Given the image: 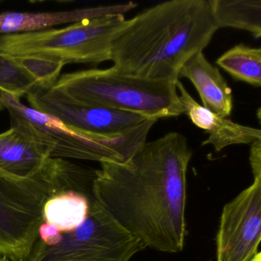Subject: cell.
<instances>
[{"instance_id": "obj_1", "label": "cell", "mask_w": 261, "mask_h": 261, "mask_svg": "<svg viewBox=\"0 0 261 261\" xmlns=\"http://www.w3.org/2000/svg\"><path fill=\"white\" fill-rule=\"evenodd\" d=\"M192 156L186 137L169 133L145 143L125 163H100L93 184L94 198L146 248L179 253L188 236Z\"/></svg>"}, {"instance_id": "obj_2", "label": "cell", "mask_w": 261, "mask_h": 261, "mask_svg": "<svg viewBox=\"0 0 261 261\" xmlns=\"http://www.w3.org/2000/svg\"><path fill=\"white\" fill-rule=\"evenodd\" d=\"M217 30L208 0L162 3L129 19L113 43L111 61L123 74L176 82L181 67Z\"/></svg>"}, {"instance_id": "obj_3", "label": "cell", "mask_w": 261, "mask_h": 261, "mask_svg": "<svg viewBox=\"0 0 261 261\" xmlns=\"http://www.w3.org/2000/svg\"><path fill=\"white\" fill-rule=\"evenodd\" d=\"M176 82L129 75L113 66L63 74L50 90L73 103L159 120L184 114Z\"/></svg>"}, {"instance_id": "obj_4", "label": "cell", "mask_w": 261, "mask_h": 261, "mask_svg": "<svg viewBox=\"0 0 261 261\" xmlns=\"http://www.w3.org/2000/svg\"><path fill=\"white\" fill-rule=\"evenodd\" d=\"M6 109L11 126L18 128L46 148L51 158L123 163L146 143L148 134L158 120L147 119L129 132L110 139L79 134L56 117L25 106L20 99L5 93Z\"/></svg>"}, {"instance_id": "obj_5", "label": "cell", "mask_w": 261, "mask_h": 261, "mask_svg": "<svg viewBox=\"0 0 261 261\" xmlns=\"http://www.w3.org/2000/svg\"><path fill=\"white\" fill-rule=\"evenodd\" d=\"M129 19L111 15L74 22L65 28L0 36V53L68 64L111 60L113 43Z\"/></svg>"}, {"instance_id": "obj_6", "label": "cell", "mask_w": 261, "mask_h": 261, "mask_svg": "<svg viewBox=\"0 0 261 261\" xmlns=\"http://www.w3.org/2000/svg\"><path fill=\"white\" fill-rule=\"evenodd\" d=\"M62 192L51 159L34 176L17 178L0 171V254L19 261L38 238L45 201Z\"/></svg>"}, {"instance_id": "obj_7", "label": "cell", "mask_w": 261, "mask_h": 261, "mask_svg": "<svg viewBox=\"0 0 261 261\" xmlns=\"http://www.w3.org/2000/svg\"><path fill=\"white\" fill-rule=\"evenodd\" d=\"M146 246L119 224L94 197L83 224L62 233L59 244L48 246L36 239L19 261H130Z\"/></svg>"}, {"instance_id": "obj_8", "label": "cell", "mask_w": 261, "mask_h": 261, "mask_svg": "<svg viewBox=\"0 0 261 261\" xmlns=\"http://www.w3.org/2000/svg\"><path fill=\"white\" fill-rule=\"evenodd\" d=\"M261 241V178L223 207L216 236V261H250Z\"/></svg>"}, {"instance_id": "obj_9", "label": "cell", "mask_w": 261, "mask_h": 261, "mask_svg": "<svg viewBox=\"0 0 261 261\" xmlns=\"http://www.w3.org/2000/svg\"><path fill=\"white\" fill-rule=\"evenodd\" d=\"M31 108L48 114L69 129L94 138L117 137L147 120L139 114L73 103L51 91L36 90L27 95Z\"/></svg>"}, {"instance_id": "obj_10", "label": "cell", "mask_w": 261, "mask_h": 261, "mask_svg": "<svg viewBox=\"0 0 261 261\" xmlns=\"http://www.w3.org/2000/svg\"><path fill=\"white\" fill-rule=\"evenodd\" d=\"M176 87L184 114L195 126L208 134V138L201 146L212 145L216 152H220L232 145L251 144L260 140V129L238 124L206 109L190 95L179 80L177 81Z\"/></svg>"}, {"instance_id": "obj_11", "label": "cell", "mask_w": 261, "mask_h": 261, "mask_svg": "<svg viewBox=\"0 0 261 261\" xmlns=\"http://www.w3.org/2000/svg\"><path fill=\"white\" fill-rule=\"evenodd\" d=\"M137 7L135 3L76 9L51 13H4L0 14V34L33 33L48 30L55 25L74 23L85 19L111 15H123Z\"/></svg>"}, {"instance_id": "obj_12", "label": "cell", "mask_w": 261, "mask_h": 261, "mask_svg": "<svg viewBox=\"0 0 261 261\" xmlns=\"http://www.w3.org/2000/svg\"><path fill=\"white\" fill-rule=\"evenodd\" d=\"M179 77L189 79L196 88L202 106L223 117L233 110L232 90L216 67L209 63L202 51H198L181 67Z\"/></svg>"}, {"instance_id": "obj_13", "label": "cell", "mask_w": 261, "mask_h": 261, "mask_svg": "<svg viewBox=\"0 0 261 261\" xmlns=\"http://www.w3.org/2000/svg\"><path fill=\"white\" fill-rule=\"evenodd\" d=\"M49 157L46 148L18 128L0 134V171L10 176H34Z\"/></svg>"}, {"instance_id": "obj_14", "label": "cell", "mask_w": 261, "mask_h": 261, "mask_svg": "<svg viewBox=\"0 0 261 261\" xmlns=\"http://www.w3.org/2000/svg\"><path fill=\"white\" fill-rule=\"evenodd\" d=\"M92 195L93 185L55 194L44 204V221L53 224L62 233L73 231L88 217Z\"/></svg>"}, {"instance_id": "obj_15", "label": "cell", "mask_w": 261, "mask_h": 261, "mask_svg": "<svg viewBox=\"0 0 261 261\" xmlns=\"http://www.w3.org/2000/svg\"><path fill=\"white\" fill-rule=\"evenodd\" d=\"M217 28H233L261 36L260 0H208Z\"/></svg>"}, {"instance_id": "obj_16", "label": "cell", "mask_w": 261, "mask_h": 261, "mask_svg": "<svg viewBox=\"0 0 261 261\" xmlns=\"http://www.w3.org/2000/svg\"><path fill=\"white\" fill-rule=\"evenodd\" d=\"M216 64L234 80L261 86V48L239 44L218 58Z\"/></svg>"}, {"instance_id": "obj_17", "label": "cell", "mask_w": 261, "mask_h": 261, "mask_svg": "<svg viewBox=\"0 0 261 261\" xmlns=\"http://www.w3.org/2000/svg\"><path fill=\"white\" fill-rule=\"evenodd\" d=\"M0 89L20 99L39 90L37 80L16 60L0 53Z\"/></svg>"}, {"instance_id": "obj_18", "label": "cell", "mask_w": 261, "mask_h": 261, "mask_svg": "<svg viewBox=\"0 0 261 261\" xmlns=\"http://www.w3.org/2000/svg\"><path fill=\"white\" fill-rule=\"evenodd\" d=\"M16 59L37 80L39 90L44 91L54 88L65 66L62 62L37 58H16Z\"/></svg>"}, {"instance_id": "obj_19", "label": "cell", "mask_w": 261, "mask_h": 261, "mask_svg": "<svg viewBox=\"0 0 261 261\" xmlns=\"http://www.w3.org/2000/svg\"><path fill=\"white\" fill-rule=\"evenodd\" d=\"M62 232L58 230L53 224L44 221L39 228L38 238L48 246H54L60 242Z\"/></svg>"}, {"instance_id": "obj_20", "label": "cell", "mask_w": 261, "mask_h": 261, "mask_svg": "<svg viewBox=\"0 0 261 261\" xmlns=\"http://www.w3.org/2000/svg\"><path fill=\"white\" fill-rule=\"evenodd\" d=\"M249 160L253 178H261V139L251 143Z\"/></svg>"}, {"instance_id": "obj_21", "label": "cell", "mask_w": 261, "mask_h": 261, "mask_svg": "<svg viewBox=\"0 0 261 261\" xmlns=\"http://www.w3.org/2000/svg\"><path fill=\"white\" fill-rule=\"evenodd\" d=\"M5 92L2 90L0 89V111L6 109L5 103H4V96Z\"/></svg>"}, {"instance_id": "obj_22", "label": "cell", "mask_w": 261, "mask_h": 261, "mask_svg": "<svg viewBox=\"0 0 261 261\" xmlns=\"http://www.w3.org/2000/svg\"><path fill=\"white\" fill-rule=\"evenodd\" d=\"M250 261H261V253L260 251Z\"/></svg>"}, {"instance_id": "obj_23", "label": "cell", "mask_w": 261, "mask_h": 261, "mask_svg": "<svg viewBox=\"0 0 261 261\" xmlns=\"http://www.w3.org/2000/svg\"><path fill=\"white\" fill-rule=\"evenodd\" d=\"M0 261H12L10 258L7 256H4V255L0 254Z\"/></svg>"}]
</instances>
